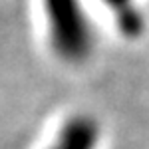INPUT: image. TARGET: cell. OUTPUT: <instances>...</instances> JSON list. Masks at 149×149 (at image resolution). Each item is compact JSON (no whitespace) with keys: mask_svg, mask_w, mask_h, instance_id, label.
Here are the masks:
<instances>
[{"mask_svg":"<svg viewBox=\"0 0 149 149\" xmlns=\"http://www.w3.org/2000/svg\"><path fill=\"white\" fill-rule=\"evenodd\" d=\"M50 54L62 66L81 68L95 54L97 34L86 0H40Z\"/></svg>","mask_w":149,"mask_h":149,"instance_id":"6da1fadb","label":"cell"},{"mask_svg":"<svg viewBox=\"0 0 149 149\" xmlns=\"http://www.w3.org/2000/svg\"><path fill=\"white\" fill-rule=\"evenodd\" d=\"M102 125L90 113H74L66 117L46 149H100Z\"/></svg>","mask_w":149,"mask_h":149,"instance_id":"7a4b0ae2","label":"cell"},{"mask_svg":"<svg viewBox=\"0 0 149 149\" xmlns=\"http://www.w3.org/2000/svg\"><path fill=\"white\" fill-rule=\"evenodd\" d=\"M100 4L109 12L111 18H115V24L125 36H137L141 32L143 18L135 0H100Z\"/></svg>","mask_w":149,"mask_h":149,"instance_id":"3957f363","label":"cell"}]
</instances>
